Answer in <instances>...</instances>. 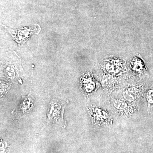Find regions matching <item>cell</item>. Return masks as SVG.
I'll use <instances>...</instances> for the list:
<instances>
[{"instance_id":"obj_2","label":"cell","mask_w":153,"mask_h":153,"mask_svg":"<svg viewBox=\"0 0 153 153\" xmlns=\"http://www.w3.org/2000/svg\"><path fill=\"white\" fill-rule=\"evenodd\" d=\"M34 101L30 94L27 96H22V98L19 105L12 111V114L17 119L27 113L33 108Z\"/></svg>"},{"instance_id":"obj_1","label":"cell","mask_w":153,"mask_h":153,"mask_svg":"<svg viewBox=\"0 0 153 153\" xmlns=\"http://www.w3.org/2000/svg\"><path fill=\"white\" fill-rule=\"evenodd\" d=\"M67 103V102L52 101L47 112L48 121L57 124L64 128L66 124L63 120V114Z\"/></svg>"}]
</instances>
